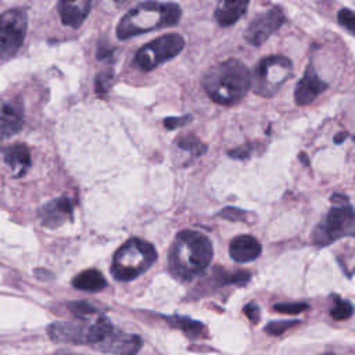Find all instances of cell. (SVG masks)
<instances>
[{
  "mask_svg": "<svg viewBox=\"0 0 355 355\" xmlns=\"http://www.w3.org/2000/svg\"><path fill=\"white\" fill-rule=\"evenodd\" d=\"M212 259V244L209 239L194 230L180 232L169 251V270L182 280L189 282L202 273Z\"/></svg>",
  "mask_w": 355,
  "mask_h": 355,
  "instance_id": "obj_1",
  "label": "cell"
},
{
  "mask_svg": "<svg viewBox=\"0 0 355 355\" xmlns=\"http://www.w3.org/2000/svg\"><path fill=\"white\" fill-rule=\"evenodd\" d=\"M207 94L218 104L239 103L251 87V73L239 60L230 58L212 67L202 80Z\"/></svg>",
  "mask_w": 355,
  "mask_h": 355,
  "instance_id": "obj_2",
  "label": "cell"
},
{
  "mask_svg": "<svg viewBox=\"0 0 355 355\" xmlns=\"http://www.w3.org/2000/svg\"><path fill=\"white\" fill-rule=\"evenodd\" d=\"M180 7L175 3L144 1L130 8L116 26V36L126 40L132 36L175 25L180 19Z\"/></svg>",
  "mask_w": 355,
  "mask_h": 355,
  "instance_id": "obj_3",
  "label": "cell"
},
{
  "mask_svg": "<svg viewBox=\"0 0 355 355\" xmlns=\"http://www.w3.org/2000/svg\"><path fill=\"white\" fill-rule=\"evenodd\" d=\"M155 259V248L148 241L130 239L114 254L111 273L116 280L129 282L146 272Z\"/></svg>",
  "mask_w": 355,
  "mask_h": 355,
  "instance_id": "obj_4",
  "label": "cell"
},
{
  "mask_svg": "<svg viewBox=\"0 0 355 355\" xmlns=\"http://www.w3.org/2000/svg\"><path fill=\"white\" fill-rule=\"evenodd\" d=\"M112 330L111 322L105 316L98 315L92 322L89 319H83V322H55L49 326V336L58 343L90 344L96 347Z\"/></svg>",
  "mask_w": 355,
  "mask_h": 355,
  "instance_id": "obj_5",
  "label": "cell"
},
{
  "mask_svg": "<svg viewBox=\"0 0 355 355\" xmlns=\"http://www.w3.org/2000/svg\"><path fill=\"white\" fill-rule=\"evenodd\" d=\"M331 202L333 207L313 232L312 240L318 247L327 245L341 237L354 236V211L347 197L334 194L331 196Z\"/></svg>",
  "mask_w": 355,
  "mask_h": 355,
  "instance_id": "obj_6",
  "label": "cell"
},
{
  "mask_svg": "<svg viewBox=\"0 0 355 355\" xmlns=\"http://www.w3.org/2000/svg\"><path fill=\"white\" fill-rule=\"evenodd\" d=\"M293 62L284 55H269L262 58L251 78L252 90L262 97L273 96L291 76Z\"/></svg>",
  "mask_w": 355,
  "mask_h": 355,
  "instance_id": "obj_7",
  "label": "cell"
},
{
  "mask_svg": "<svg viewBox=\"0 0 355 355\" xmlns=\"http://www.w3.org/2000/svg\"><path fill=\"white\" fill-rule=\"evenodd\" d=\"M184 47V40L178 33H168L143 46L135 57V65L141 71H151L159 64L176 57Z\"/></svg>",
  "mask_w": 355,
  "mask_h": 355,
  "instance_id": "obj_8",
  "label": "cell"
},
{
  "mask_svg": "<svg viewBox=\"0 0 355 355\" xmlns=\"http://www.w3.org/2000/svg\"><path fill=\"white\" fill-rule=\"evenodd\" d=\"M28 26L24 8H11L0 14V57L12 55L22 44Z\"/></svg>",
  "mask_w": 355,
  "mask_h": 355,
  "instance_id": "obj_9",
  "label": "cell"
},
{
  "mask_svg": "<svg viewBox=\"0 0 355 355\" xmlns=\"http://www.w3.org/2000/svg\"><path fill=\"white\" fill-rule=\"evenodd\" d=\"M286 21V15L282 7L276 6L270 10L257 15L245 29V40L252 46H261L266 39L270 37Z\"/></svg>",
  "mask_w": 355,
  "mask_h": 355,
  "instance_id": "obj_10",
  "label": "cell"
},
{
  "mask_svg": "<svg viewBox=\"0 0 355 355\" xmlns=\"http://www.w3.org/2000/svg\"><path fill=\"white\" fill-rule=\"evenodd\" d=\"M24 125V107L18 98L0 97V140L7 139Z\"/></svg>",
  "mask_w": 355,
  "mask_h": 355,
  "instance_id": "obj_11",
  "label": "cell"
},
{
  "mask_svg": "<svg viewBox=\"0 0 355 355\" xmlns=\"http://www.w3.org/2000/svg\"><path fill=\"white\" fill-rule=\"evenodd\" d=\"M73 214V204L67 197L55 198L47 204H44L39 209V218L43 226L49 229H55L69 222Z\"/></svg>",
  "mask_w": 355,
  "mask_h": 355,
  "instance_id": "obj_12",
  "label": "cell"
},
{
  "mask_svg": "<svg viewBox=\"0 0 355 355\" xmlns=\"http://www.w3.org/2000/svg\"><path fill=\"white\" fill-rule=\"evenodd\" d=\"M141 347V340L137 336L116 331L115 329L96 345L98 351L115 355H136Z\"/></svg>",
  "mask_w": 355,
  "mask_h": 355,
  "instance_id": "obj_13",
  "label": "cell"
},
{
  "mask_svg": "<svg viewBox=\"0 0 355 355\" xmlns=\"http://www.w3.org/2000/svg\"><path fill=\"white\" fill-rule=\"evenodd\" d=\"M327 87L326 82H323L312 64L308 65L305 69L302 78L298 80L295 90H294V98L298 105H306L312 103L324 89Z\"/></svg>",
  "mask_w": 355,
  "mask_h": 355,
  "instance_id": "obj_14",
  "label": "cell"
},
{
  "mask_svg": "<svg viewBox=\"0 0 355 355\" xmlns=\"http://www.w3.org/2000/svg\"><path fill=\"white\" fill-rule=\"evenodd\" d=\"M229 254H230L232 259L236 262H240V263L251 262L259 257L261 244L255 237L241 234V236L234 237L230 241Z\"/></svg>",
  "mask_w": 355,
  "mask_h": 355,
  "instance_id": "obj_15",
  "label": "cell"
},
{
  "mask_svg": "<svg viewBox=\"0 0 355 355\" xmlns=\"http://www.w3.org/2000/svg\"><path fill=\"white\" fill-rule=\"evenodd\" d=\"M92 1L89 0H75V1H61L58 4L61 19L65 25L78 28L89 15Z\"/></svg>",
  "mask_w": 355,
  "mask_h": 355,
  "instance_id": "obj_16",
  "label": "cell"
},
{
  "mask_svg": "<svg viewBox=\"0 0 355 355\" xmlns=\"http://www.w3.org/2000/svg\"><path fill=\"white\" fill-rule=\"evenodd\" d=\"M1 151L4 154V161L11 168L12 175L17 178L25 175L31 165V155L28 147L24 143H14L11 146H7Z\"/></svg>",
  "mask_w": 355,
  "mask_h": 355,
  "instance_id": "obj_17",
  "label": "cell"
},
{
  "mask_svg": "<svg viewBox=\"0 0 355 355\" xmlns=\"http://www.w3.org/2000/svg\"><path fill=\"white\" fill-rule=\"evenodd\" d=\"M248 1H220L215 10V18L220 26L233 25L247 10Z\"/></svg>",
  "mask_w": 355,
  "mask_h": 355,
  "instance_id": "obj_18",
  "label": "cell"
},
{
  "mask_svg": "<svg viewBox=\"0 0 355 355\" xmlns=\"http://www.w3.org/2000/svg\"><path fill=\"white\" fill-rule=\"evenodd\" d=\"M75 288L83 291H100L107 286L104 276L96 269H87L76 275L72 280Z\"/></svg>",
  "mask_w": 355,
  "mask_h": 355,
  "instance_id": "obj_19",
  "label": "cell"
},
{
  "mask_svg": "<svg viewBox=\"0 0 355 355\" xmlns=\"http://www.w3.org/2000/svg\"><path fill=\"white\" fill-rule=\"evenodd\" d=\"M173 326H176L178 329L183 330L187 336L190 337H198L201 336L202 330H204V326L200 323V322H196V320H191L189 318H183V316H173V318H169L168 319Z\"/></svg>",
  "mask_w": 355,
  "mask_h": 355,
  "instance_id": "obj_20",
  "label": "cell"
},
{
  "mask_svg": "<svg viewBox=\"0 0 355 355\" xmlns=\"http://www.w3.org/2000/svg\"><path fill=\"white\" fill-rule=\"evenodd\" d=\"M178 146L180 147V148H183V150H186V151H189V153H191V154H194V155H201L205 150H207V147H205V144L202 143V141H200L197 137H194V136H184V137H180L178 141Z\"/></svg>",
  "mask_w": 355,
  "mask_h": 355,
  "instance_id": "obj_21",
  "label": "cell"
},
{
  "mask_svg": "<svg viewBox=\"0 0 355 355\" xmlns=\"http://www.w3.org/2000/svg\"><path fill=\"white\" fill-rule=\"evenodd\" d=\"M351 315H352L351 302H348L345 300L336 298V304L330 311V316L336 320H344V319H348Z\"/></svg>",
  "mask_w": 355,
  "mask_h": 355,
  "instance_id": "obj_22",
  "label": "cell"
},
{
  "mask_svg": "<svg viewBox=\"0 0 355 355\" xmlns=\"http://www.w3.org/2000/svg\"><path fill=\"white\" fill-rule=\"evenodd\" d=\"M298 324V320H276V322H270L265 330L272 334V336H279L283 331H286L287 329H290L291 326Z\"/></svg>",
  "mask_w": 355,
  "mask_h": 355,
  "instance_id": "obj_23",
  "label": "cell"
},
{
  "mask_svg": "<svg viewBox=\"0 0 355 355\" xmlns=\"http://www.w3.org/2000/svg\"><path fill=\"white\" fill-rule=\"evenodd\" d=\"M305 309H308V305L304 302H284V304H276L275 305V311L280 312V313H290V315H295L300 312H304Z\"/></svg>",
  "mask_w": 355,
  "mask_h": 355,
  "instance_id": "obj_24",
  "label": "cell"
},
{
  "mask_svg": "<svg viewBox=\"0 0 355 355\" xmlns=\"http://www.w3.org/2000/svg\"><path fill=\"white\" fill-rule=\"evenodd\" d=\"M337 18H338V22L344 28H347L351 33L355 32V15H354V12L349 8H341L338 11Z\"/></svg>",
  "mask_w": 355,
  "mask_h": 355,
  "instance_id": "obj_25",
  "label": "cell"
},
{
  "mask_svg": "<svg viewBox=\"0 0 355 355\" xmlns=\"http://www.w3.org/2000/svg\"><path fill=\"white\" fill-rule=\"evenodd\" d=\"M111 80H112V72L107 71L104 73H98L97 75V79H96V89L98 93H104L108 90L110 85H111Z\"/></svg>",
  "mask_w": 355,
  "mask_h": 355,
  "instance_id": "obj_26",
  "label": "cell"
},
{
  "mask_svg": "<svg viewBox=\"0 0 355 355\" xmlns=\"http://www.w3.org/2000/svg\"><path fill=\"white\" fill-rule=\"evenodd\" d=\"M244 313L248 316V319L252 322V323H257L259 320V308L257 304L254 302H250L248 305L244 306Z\"/></svg>",
  "mask_w": 355,
  "mask_h": 355,
  "instance_id": "obj_27",
  "label": "cell"
},
{
  "mask_svg": "<svg viewBox=\"0 0 355 355\" xmlns=\"http://www.w3.org/2000/svg\"><path fill=\"white\" fill-rule=\"evenodd\" d=\"M190 119H191L190 115H186V116H182V118H168V119H165V126L168 129H175L178 126L186 125Z\"/></svg>",
  "mask_w": 355,
  "mask_h": 355,
  "instance_id": "obj_28",
  "label": "cell"
},
{
  "mask_svg": "<svg viewBox=\"0 0 355 355\" xmlns=\"http://www.w3.org/2000/svg\"><path fill=\"white\" fill-rule=\"evenodd\" d=\"M345 137H347V132H341V135L336 137V141H337V143H340V141H341L343 139H345Z\"/></svg>",
  "mask_w": 355,
  "mask_h": 355,
  "instance_id": "obj_29",
  "label": "cell"
},
{
  "mask_svg": "<svg viewBox=\"0 0 355 355\" xmlns=\"http://www.w3.org/2000/svg\"><path fill=\"white\" fill-rule=\"evenodd\" d=\"M326 355H333V354H326Z\"/></svg>",
  "mask_w": 355,
  "mask_h": 355,
  "instance_id": "obj_30",
  "label": "cell"
}]
</instances>
